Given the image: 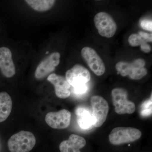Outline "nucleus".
I'll return each mask as SVG.
<instances>
[{
	"label": "nucleus",
	"mask_w": 152,
	"mask_h": 152,
	"mask_svg": "<svg viewBox=\"0 0 152 152\" xmlns=\"http://www.w3.org/2000/svg\"><path fill=\"white\" fill-rule=\"evenodd\" d=\"M36 139L32 133L21 131L13 135L8 141L11 152H29L35 145Z\"/></svg>",
	"instance_id": "1"
},
{
	"label": "nucleus",
	"mask_w": 152,
	"mask_h": 152,
	"mask_svg": "<svg viewBox=\"0 0 152 152\" xmlns=\"http://www.w3.org/2000/svg\"><path fill=\"white\" fill-rule=\"evenodd\" d=\"M141 136V131L136 128L118 127L112 130L109 140L112 145H120L136 141L140 138Z\"/></svg>",
	"instance_id": "2"
},
{
	"label": "nucleus",
	"mask_w": 152,
	"mask_h": 152,
	"mask_svg": "<svg viewBox=\"0 0 152 152\" xmlns=\"http://www.w3.org/2000/svg\"><path fill=\"white\" fill-rule=\"evenodd\" d=\"M145 64L144 60L139 58L132 63L119 62L115 67L118 73L121 74L123 77L129 76L132 80H139L145 76L148 73V71L144 67Z\"/></svg>",
	"instance_id": "3"
},
{
	"label": "nucleus",
	"mask_w": 152,
	"mask_h": 152,
	"mask_svg": "<svg viewBox=\"0 0 152 152\" xmlns=\"http://www.w3.org/2000/svg\"><path fill=\"white\" fill-rule=\"evenodd\" d=\"M112 101L115 111L119 115L132 114L136 110L135 104L128 99V93L122 88H116L112 91Z\"/></svg>",
	"instance_id": "4"
},
{
	"label": "nucleus",
	"mask_w": 152,
	"mask_h": 152,
	"mask_svg": "<svg viewBox=\"0 0 152 152\" xmlns=\"http://www.w3.org/2000/svg\"><path fill=\"white\" fill-rule=\"evenodd\" d=\"M92 108L94 124L95 127H100L105 122L109 111V106L107 102L102 97L94 96L91 99Z\"/></svg>",
	"instance_id": "5"
},
{
	"label": "nucleus",
	"mask_w": 152,
	"mask_h": 152,
	"mask_svg": "<svg viewBox=\"0 0 152 152\" xmlns=\"http://www.w3.org/2000/svg\"><path fill=\"white\" fill-rule=\"evenodd\" d=\"M65 78L74 90L87 85L91 76L87 69L81 65L76 64L66 72Z\"/></svg>",
	"instance_id": "6"
},
{
	"label": "nucleus",
	"mask_w": 152,
	"mask_h": 152,
	"mask_svg": "<svg viewBox=\"0 0 152 152\" xmlns=\"http://www.w3.org/2000/svg\"><path fill=\"white\" fill-rule=\"evenodd\" d=\"M94 22L101 36L110 38L115 35L117 31V25L108 14L104 12L98 13L95 15Z\"/></svg>",
	"instance_id": "7"
},
{
	"label": "nucleus",
	"mask_w": 152,
	"mask_h": 152,
	"mask_svg": "<svg viewBox=\"0 0 152 152\" xmlns=\"http://www.w3.org/2000/svg\"><path fill=\"white\" fill-rule=\"evenodd\" d=\"M60 57L59 53L54 52L42 60L36 69L35 72L36 79L42 80L51 74L59 64Z\"/></svg>",
	"instance_id": "8"
},
{
	"label": "nucleus",
	"mask_w": 152,
	"mask_h": 152,
	"mask_svg": "<svg viewBox=\"0 0 152 152\" xmlns=\"http://www.w3.org/2000/svg\"><path fill=\"white\" fill-rule=\"evenodd\" d=\"M70 112L65 109L57 112H50L46 115L45 121L53 129H63L69 126L71 120Z\"/></svg>",
	"instance_id": "9"
},
{
	"label": "nucleus",
	"mask_w": 152,
	"mask_h": 152,
	"mask_svg": "<svg viewBox=\"0 0 152 152\" xmlns=\"http://www.w3.org/2000/svg\"><path fill=\"white\" fill-rule=\"evenodd\" d=\"M82 56L86 62L91 69L97 76H102L106 70L102 60L94 49L85 47L81 51Z\"/></svg>",
	"instance_id": "10"
},
{
	"label": "nucleus",
	"mask_w": 152,
	"mask_h": 152,
	"mask_svg": "<svg viewBox=\"0 0 152 152\" xmlns=\"http://www.w3.org/2000/svg\"><path fill=\"white\" fill-rule=\"evenodd\" d=\"M0 71L3 75L8 78L13 77L16 73L12 52L5 47L0 48Z\"/></svg>",
	"instance_id": "11"
},
{
	"label": "nucleus",
	"mask_w": 152,
	"mask_h": 152,
	"mask_svg": "<svg viewBox=\"0 0 152 152\" xmlns=\"http://www.w3.org/2000/svg\"><path fill=\"white\" fill-rule=\"evenodd\" d=\"M47 80L53 85L55 93L58 98L65 99L70 96L71 86L66 78L56 74L52 73L48 77Z\"/></svg>",
	"instance_id": "12"
},
{
	"label": "nucleus",
	"mask_w": 152,
	"mask_h": 152,
	"mask_svg": "<svg viewBox=\"0 0 152 152\" xmlns=\"http://www.w3.org/2000/svg\"><path fill=\"white\" fill-rule=\"evenodd\" d=\"M86 144V140L83 137L72 134L68 140L63 141L59 145L61 152H81L80 149Z\"/></svg>",
	"instance_id": "13"
},
{
	"label": "nucleus",
	"mask_w": 152,
	"mask_h": 152,
	"mask_svg": "<svg viewBox=\"0 0 152 152\" xmlns=\"http://www.w3.org/2000/svg\"><path fill=\"white\" fill-rule=\"evenodd\" d=\"M77 122L80 127L84 129H90L93 126L94 121L91 110L84 107H79L75 111Z\"/></svg>",
	"instance_id": "14"
},
{
	"label": "nucleus",
	"mask_w": 152,
	"mask_h": 152,
	"mask_svg": "<svg viewBox=\"0 0 152 152\" xmlns=\"http://www.w3.org/2000/svg\"><path fill=\"white\" fill-rule=\"evenodd\" d=\"M12 102L10 95L6 92H0V123L4 121L10 115Z\"/></svg>",
	"instance_id": "15"
},
{
	"label": "nucleus",
	"mask_w": 152,
	"mask_h": 152,
	"mask_svg": "<svg viewBox=\"0 0 152 152\" xmlns=\"http://www.w3.org/2000/svg\"><path fill=\"white\" fill-rule=\"evenodd\" d=\"M28 5L37 12H45L51 9L54 5L55 0H26Z\"/></svg>",
	"instance_id": "16"
},
{
	"label": "nucleus",
	"mask_w": 152,
	"mask_h": 152,
	"mask_svg": "<svg viewBox=\"0 0 152 152\" xmlns=\"http://www.w3.org/2000/svg\"><path fill=\"white\" fill-rule=\"evenodd\" d=\"M140 114L143 117L149 116L152 114V96L145 101L141 107Z\"/></svg>",
	"instance_id": "17"
},
{
	"label": "nucleus",
	"mask_w": 152,
	"mask_h": 152,
	"mask_svg": "<svg viewBox=\"0 0 152 152\" xmlns=\"http://www.w3.org/2000/svg\"><path fill=\"white\" fill-rule=\"evenodd\" d=\"M128 41L129 45L133 47L140 46L143 44L147 42L138 34H132L129 37Z\"/></svg>",
	"instance_id": "18"
},
{
	"label": "nucleus",
	"mask_w": 152,
	"mask_h": 152,
	"mask_svg": "<svg viewBox=\"0 0 152 152\" xmlns=\"http://www.w3.org/2000/svg\"><path fill=\"white\" fill-rule=\"evenodd\" d=\"M141 27L143 29L152 31V22L151 20H143L140 22Z\"/></svg>",
	"instance_id": "19"
},
{
	"label": "nucleus",
	"mask_w": 152,
	"mask_h": 152,
	"mask_svg": "<svg viewBox=\"0 0 152 152\" xmlns=\"http://www.w3.org/2000/svg\"><path fill=\"white\" fill-rule=\"evenodd\" d=\"M88 89V85H85L83 86L80 87L76 89L73 90L74 94L77 95H82L84 94L87 92Z\"/></svg>",
	"instance_id": "20"
},
{
	"label": "nucleus",
	"mask_w": 152,
	"mask_h": 152,
	"mask_svg": "<svg viewBox=\"0 0 152 152\" xmlns=\"http://www.w3.org/2000/svg\"><path fill=\"white\" fill-rule=\"evenodd\" d=\"M138 34L145 41H146L147 42H152V34H149L143 31H140L138 32Z\"/></svg>",
	"instance_id": "21"
},
{
	"label": "nucleus",
	"mask_w": 152,
	"mask_h": 152,
	"mask_svg": "<svg viewBox=\"0 0 152 152\" xmlns=\"http://www.w3.org/2000/svg\"><path fill=\"white\" fill-rule=\"evenodd\" d=\"M141 49L145 53H149L151 51V48L148 43H145L140 46Z\"/></svg>",
	"instance_id": "22"
}]
</instances>
